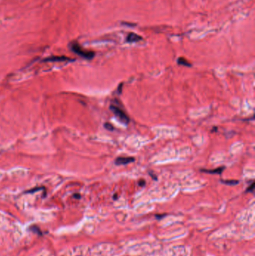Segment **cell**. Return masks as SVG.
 I'll list each match as a JSON object with an SVG mask.
<instances>
[{
	"label": "cell",
	"instance_id": "cell-13",
	"mask_svg": "<svg viewBox=\"0 0 255 256\" xmlns=\"http://www.w3.org/2000/svg\"><path fill=\"white\" fill-rule=\"evenodd\" d=\"M121 88H122V85H120V86H119V93L120 94H121Z\"/></svg>",
	"mask_w": 255,
	"mask_h": 256
},
{
	"label": "cell",
	"instance_id": "cell-10",
	"mask_svg": "<svg viewBox=\"0 0 255 256\" xmlns=\"http://www.w3.org/2000/svg\"><path fill=\"white\" fill-rule=\"evenodd\" d=\"M138 184H139V186H144L145 185V180H139V182H138Z\"/></svg>",
	"mask_w": 255,
	"mask_h": 256
},
{
	"label": "cell",
	"instance_id": "cell-3",
	"mask_svg": "<svg viewBox=\"0 0 255 256\" xmlns=\"http://www.w3.org/2000/svg\"><path fill=\"white\" fill-rule=\"evenodd\" d=\"M135 161V158L133 157H118L114 161V163L117 166H121V165H127Z\"/></svg>",
	"mask_w": 255,
	"mask_h": 256
},
{
	"label": "cell",
	"instance_id": "cell-9",
	"mask_svg": "<svg viewBox=\"0 0 255 256\" xmlns=\"http://www.w3.org/2000/svg\"><path fill=\"white\" fill-rule=\"evenodd\" d=\"M254 189V183L253 182L251 186H248V189H247V190H246V192H252V193H253Z\"/></svg>",
	"mask_w": 255,
	"mask_h": 256
},
{
	"label": "cell",
	"instance_id": "cell-8",
	"mask_svg": "<svg viewBox=\"0 0 255 256\" xmlns=\"http://www.w3.org/2000/svg\"><path fill=\"white\" fill-rule=\"evenodd\" d=\"M104 127H105L106 129H107L108 130H110V131L114 130V127L112 126V124H110V123H106L105 125H104Z\"/></svg>",
	"mask_w": 255,
	"mask_h": 256
},
{
	"label": "cell",
	"instance_id": "cell-12",
	"mask_svg": "<svg viewBox=\"0 0 255 256\" xmlns=\"http://www.w3.org/2000/svg\"><path fill=\"white\" fill-rule=\"evenodd\" d=\"M149 175H150V176H151V177L153 178H154V180H156V179H157V178H156V177H155L156 175H154V174H152V173H151V172H149Z\"/></svg>",
	"mask_w": 255,
	"mask_h": 256
},
{
	"label": "cell",
	"instance_id": "cell-2",
	"mask_svg": "<svg viewBox=\"0 0 255 256\" xmlns=\"http://www.w3.org/2000/svg\"><path fill=\"white\" fill-rule=\"evenodd\" d=\"M72 50L73 52H75L76 54L80 55L83 58H88V59H90L92 58L94 56V52H90V51H86L85 50H83L80 47L79 44L77 43H73L72 45Z\"/></svg>",
	"mask_w": 255,
	"mask_h": 256
},
{
	"label": "cell",
	"instance_id": "cell-7",
	"mask_svg": "<svg viewBox=\"0 0 255 256\" xmlns=\"http://www.w3.org/2000/svg\"><path fill=\"white\" fill-rule=\"evenodd\" d=\"M221 182L224 184H227V185H236V184H239V180H221Z\"/></svg>",
	"mask_w": 255,
	"mask_h": 256
},
{
	"label": "cell",
	"instance_id": "cell-5",
	"mask_svg": "<svg viewBox=\"0 0 255 256\" xmlns=\"http://www.w3.org/2000/svg\"><path fill=\"white\" fill-rule=\"evenodd\" d=\"M224 167H219L217 169H210V170H206V169H201V171H204L205 173L208 174H221L222 171H224Z\"/></svg>",
	"mask_w": 255,
	"mask_h": 256
},
{
	"label": "cell",
	"instance_id": "cell-6",
	"mask_svg": "<svg viewBox=\"0 0 255 256\" xmlns=\"http://www.w3.org/2000/svg\"><path fill=\"white\" fill-rule=\"evenodd\" d=\"M178 63L180 65L186 66V67H190V66H191V64H190L188 61H186V60L184 58H182V57L178 58Z\"/></svg>",
	"mask_w": 255,
	"mask_h": 256
},
{
	"label": "cell",
	"instance_id": "cell-1",
	"mask_svg": "<svg viewBox=\"0 0 255 256\" xmlns=\"http://www.w3.org/2000/svg\"><path fill=\"white\" fill-rule=\"evenodd\" d=\"M109 108H110L111 111H112V112L118 118V119H119L121 122L124 123L126 125L130 122V118H129L128 116H127V114L125 113L121 109H120L118 107L114 106V105L113 104L111 105Z\"/></svg>",
	"mask_w": 255,
	"mask_h": 256
},
{
	"label": "cell",
	"instance_id": "cell-11",
	"mask_svg": "<svg viewBox=\"0 0 255 256\" xmlns=\"http://www.w3.org/2000/svg\"><path fill=\"white\" fill-rule=\"evenodd\" d=\"M165 216V214H160V215L157 214V215H156V217L157 219H161L162 217H164Z\"/></svg>",
	"mask_w": 255,
	"mask_h": 256
},
{
	"label": "cell",
	"instance_id": "cell-4",
	"mask_svg": "<svg viewBox=\"0 0 255 256\" xmlns=\"http://www.w3.org/2000/svg\"><path fill=\"white\" fill-rule=\"evenodd\" d=\"M142 39L141 37H140L139 35L135 34V33H130L127 36V41L130 43H132V42H138L141 41Z\"/></svg>",
	"mask_w": 255,
	"mask_h": 256
}]
</instances>
